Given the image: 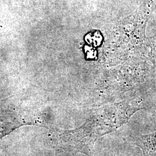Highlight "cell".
Returning <instances> with one entry per match:
<instances>
[{
	"mask_svg": "<svg viewBox=\"0 0 156 156\" xmlns=\"http://www.w3.org/2000/svg\"><path fill=\"white\" fill-rule=\"evenodd\" d=\"M155 1H156V0H155Z\"/></svg>",
	"mask_w": 156,
	"mask_h": 156,
	"instance_id": "277c9868",
	"label": "cell"
},
{
	"mask_svg": "<svg viewBox=\"0 0 156 156\" xmlns=\"http://www.w3.org/2000/svg\"><path fill=\"white\" fill-rule=\"evenodd\" d=\"M143 57L151 62L156 70V34L153 37L146 38L143 51Z\"/></svg>",
	"mask_w": 156,
	"mask_h": 156,
	"instance_id": "3957f363",
	"label": "cell"
},
{
	"mask_svg": "<svg viewBox=\"0 0 156 156\" xmlns=\"http://www.w3.org/2000/svg\"><path fill=\"white\" fill-rule=\"evenodd\" d=\"M156 8L153 0H146L117 25L115 45L119 63L135 57H143L146 28Z\"/></svg>",
	"mask_w": 156,
	"mask_h": 156,
	"instance_id": "6da1fadb",
	"label": "cell"
},
{
	"mask_svg": "<svg viewBox=\"0 0 156 156\" xmlns=\"http://www.w3.org/2000/svg\"><path fill=\"white\" fill-rule=\"evenodd\" d=\"M134 144L140 147L144 156H156V131L134 137Z\"/></svg>",
	"mask_w": 156,
	"mask_h": 156,
	"instance_id": "7a4b0ae2",
	"label": "cell"
}]
</instances>
